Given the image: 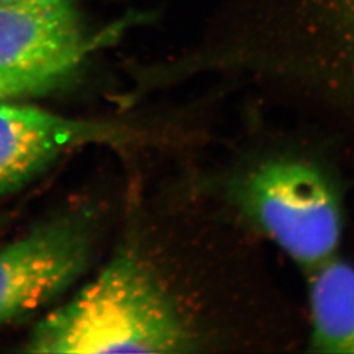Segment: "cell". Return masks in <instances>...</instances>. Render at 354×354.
<instances>
[{
  "mask_svg": "<svg viewBox=\"0 0 354 354\" xmlns=\"http://www.w3.org/2000/svg\"><path fill=\"white\" fill-rule=\"evenodd\" d=\"M197 340L163 283L122 252L64 304L42 317L26 353H190Z\"/></svg>",
  "mask_w": 354,
  "mask_h": 354,
  "instance_id": "1",
  "label": "cell"
},
{
  "mask_svg": "<svg viewBox=\"0 0 354 354\" xmlns=\"http://www.w3.org/2000/svg\"><path fill=\"white\" fill-rule=\"evenodd\" d=\"M129 24L92 29L71 1H0V79L20 99L64 87Z\"/></svg>",
  "mask_w": 354,
  "mask_h": 354,
  "instance_id": "2",
  "label": "cell"
},
{
  "mask_svg": "<svg viewBox=\"0 0 354 354\" xmlns=\"http://www.w3.org/2000/svg\"><path fill=\"white\" fill-rule=\"evenodd\" d=\"M238 197L244 212L297 264L311 270L336 256L342 205L317 165L269 160L244 178Z\"/></svg>",
  "mask_w": 354,
  "mask_h": 354,
  "instance_id": "3",
  "label": "cell"
},
{
  "mask_svg": "<svg viewBox=\"0 0 354 354\" xmlns=\"http://www.w3.org/2000/svg\"><path fill=\"white\" fill-rule=\"evenodd\" d=\"M88 218L64 215L0 247V326L64 294L88 266Z\"/></svg>",
  "mask_w": 354,
  "mask_h": 354,
  "instance_id": "4",
  "label": "cell"
},
{
  "mask_svg": "<svg viewBox=\"0 0 354 354\" xmlns=\"http://www.w3.org/2000/svg\"><path fill=\"white\" fill-rule=\"evenodd\" d=\"M127 140V130L112 124L0 102V197L23 188L64 152Z\"/></svg>",
  "mask_w": 354,
  "mask_h": 354,
  "instance_id": "5",
  "label": "cell"
},
{
  "mask_svg": "<svg viewBox=\"0 0 354 354\" xmlns=\"http://www.w3.org/2000/svg\"><path fill=\"white\" fill-rule=\"evenodd\" d=\"M311 346L354 354V266L336 256L310 270Z\"/></svg>",
  "mask_w": 354,
  "mask_h": 354,
  "instance_id": "6",
  "label": "cell"
},
{
  "mask_svg": "<svg viewBox=\"0 0 354 354\" xmlns=\"http://www.w3.org/2000/svg\"><path fill=\"white\" fill-rule=\"evenodd\" d=\"M17 99H20L17 92L8 83L0 79V102H10V100L15 102Z\"/></svg>",
  "mask_w": 354,
  "mask_h": 354,
  "instance_id": "7",
  "label": "cell"
},
{
  "mask_svg": "<svg viewBox=\"0 0 354 354\" xmlns=\"http://www.w3.org/2000/svg\"><path fill=\"white\" fill-rule=\"evenodd\" d=\"M0 1H7V3H11V1H41V3H49V1H71V3H75V0H0Z\"/></svg>",
  "mask_w": 354,
  "mask_h": 354,
  "instance_id": "8",
  "label": "cell"
}]
</instances>
